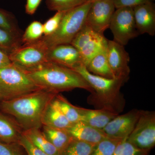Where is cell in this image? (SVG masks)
<instances>
[{
    "label": "cell",
    "instance_id": "6da1fadb",
    "mask_svg": "<svg viewBox=\"0 0 155 155\" xmlns=\"http://www.w3.org/2000/svg\"><path fill=\"white\" fill-rule=\"evenodd\" d=\"M58 94L41 89L11 99L2 100L0 108L4 113L13 116L24 130L39 128L46 108Z\"/></svg>",
    "mask_w": 155,
    "mask_h": 155
},
{
    "label": "cell",
    "instance_id": "7a4b0ae2",
    "mask_svg": "<svg viewBox=\"0 0 155 155\" xmlns=\"http://www.w3.org/2000/svg\"><path fill=\"white\" fill-rule=\"evenodd\" d=\"M72 69L82 75L93 90L87 98L89 104L95 109L105 110L117 115L123 111L125 101L121 88L127 80L94 75L83 64Z\"/></svg>",
    "mask_w": 155,
    "mask_h": 155
},
{
    "label": "cell",
    "instance_id": "3957f363",
    "mask_svg": "<svg viewBox=\"0 0 155 155\" xmlns=\"http://www.w3.org/2000/svg\"><path fill=\"white\" fill-rule=\"evenodd\" d=\"M27 73L39 87L57 94L75 88L83 89L91 93L93 92L79 73L54 63L47 62L36 70Z\"/></svg>",
    "mask_w": 155,
    "mask_h": 155
},
{
    "label": "cell",
    "instance_id": "277c9868",
    "mask_svg": "<svg viewBox=\"0 0 155 155\" xmlns=\"http://www.w3.org/2000/svg\"><path fill=\"white\" fill-rule=\"evenodd\" d=\"M91 5V3L86 2L66 12L55 32L48 36H43L36 42L47 50L58 45L71 44L84 26Z\"/></svg>",
    "mask_w": 155,
    "mask_h": 155
},
{
    "label": "cell",
    "instance_id": "5b68a950",
    "mask_svg": "<svg viewBox=\"0 0 155 155\" xmlns=\"http://www.w3.org/2000/svg\"><path fill=\"white\" fill-rule=\"evenodd\" d=\"M41 89L27 72L12 64L0 69V94L2 101L11 99Z\"/></svg>",
    "mask_w": 155,
    "mask_h": 155
},
{
    "label": "cell",
    "instance_id": "8992f818",
    "mask_svg": "<svg viewBox=\"0 0 155 155\" xmlns=\"http://www.w3.org/2000/svg\"><path fill=\"white\" fill-rule=\"evenodd\" d=\"M47 50L37 42L21 45L9 55L13 65L26 72L36 70L48 62Z\"/></svg>",
    "mask_w": 155,
    "mask_h": 155
},
{
    "label": "cell",
    "instance_id": "52a82bcc",
    "mask_svg": "<svg viewBox=\"0 0 155 155\" xmlns=\"http://www.w3.org/2000/svg\"><path fill=\"white\" fill-rule=\"evenodd\" d=\"M110 27L114 41L124 46L130 40L139 35L134 21L133 8L116 9Z\"/></svg>",
    "mask_w": 155,
    "mask_h": 155
},
{
    "label": "cell",
    "instance_id": "ba28073f",
    "mask_svg": "<svg viewBox=\"0 0 155 155\" xmlns=\"http://www.w3.org/2000/svg\"><path fill=\"white\" fill-rule=\"evenodd\" d=\"M134 146L140 149L151 150L155 145V113L140 110L133 130L127 138Z\"/></svg>",
    "mask_w": 155,
    "mask_h": 155
},
{
    "label": "cell",
    "instance_id": "9c48e42d",
    "mask_svg": "<svg viewBox=\"0 0 155 155\" xmlns=\"http://www.w3.org/2000/svg\"><path fill=\"white\" fill-rule=\"evenodd\" d=\"M115 10L113 0H101L92 3L85 24L97 33L104 35L110 27Z\"/></svg>",
    "mask_w": 155,
    "mask_h": 155
},
{
    "label": "cell",
    "instance_id": "30bf717a",
    "mask_svg": "<svg viewBox=\"0 0 155 155\" xmlns=\"http://www.w3.org/2000/svg\"><path fill=\"white\" fill-rule=\"evenodd\" d=\"M107 52L108 63L115 78L128 80L130 57L124 47L114 40H108Z\"/></svg>",
    "mask_w": 155,
    "mask_h": 155
},
{
    "label": "cell",
    "instance_id": "8fae6325",
    "mask_svg": "<svg viewBox=\"0 0 155 155\" xmlns=\"http://www.w3.org/2000/svg\"><path fill=\"white\" fill-rule=\"evenodd\" d=\"M140 110L133 109L122 115H117L103 129L108 137L123 139L128 136L135 127Z\"/></svg>",
    "mask_w": 155,
    "mask_h": 155
},
{
    "label": "cell",
    "instance_id": "7c38bea8",
    "mask_svg": "<svg viewBox=\"0 0 155 155\" xmlns=\"http://www.w3.org/2000/svg\"><path fill=\"white\" fill-rule=\"evenodd\" d=\"M48 62L73 69L82 64L80 53L71 44L58 45L47 50Z\"/></svg>",
    "mask_w": 155,
    "mask_h": 155
},
{
    "label": "cell",
    "instance_id": "4fadbf2b",
    "mask_svg": "<svg viewBox=\"0 0 155 155\" xmlns=\"http://www.w3.org/2000/svg\"><path fill=\"white\" fill-rule=\"evenodd\" d=\"M137 29L139 35L155 34V9L153 4L146 3L133 8Z\"/></svg>",
    "mask_w": 155,
    "mask_h": 155
},
{
    "label": "cell",
    "instance_id": "5bb4252c",
    "mask_svg": "<svg viewBox=\"0 0 155 155\" xmlns=\"http://www.w3.org/2000/svg\"><path fill=\"white\" fill-rule=\"evenodd\" d=\"M65 130L72 138L91 144H97L109 137L102 130L95 128L82 121L72 123Z\"/></svg>",
    "mask_w": 155,
    "mask_h": 155
},
{
    "label": "cell",
    "instance_id": "9a60e30c",
    "mask_svg": "<svg viewBox=\"0 0 155 155\" xmlns=\"http://www.w3.org/2000/svg\"><path fill=\"white\" fill-rule=\"evenodd\" d=\"M78 109L81 121L100 130H103L112 119L118 115L105 110H91L79 107H78Z\"/></svg>",
    "mask_w": 155,
    "mask_h": 155
},
{
    "label": "cell",
    "instance_id": "2e32d148",
    "mask_svg": "<svg viewBox=\"0 0 155 155\" xmlns=\"http://www.w3.org/2000/svg\"><path fill=\"white\" fill-rule=\"evenodd\" d=\"M42 125L53 128L65 129L72 123L69 122L61 110L53 102L46 108L41 120Z\"/></svg>",
    "mask_w": 155,
    "mask_h": 155
},
{
    "label": "cell",
    "instance_id": "e0dca14e",
    "mask_svg": "<svg viewBox=\"0 0 155 155\" xmlns=\"http://www.w3.org/2000/svg\"><path fill=\"white\" fill-rule=\"evenodd\" d=\"M33 145L48 155H60V153L54 146L39 128H31L22 132Z\"/></svg>",
    "mask_w": 155,
    "mask_h": 155
},
{
    "label": "cell",
    "instance_id": "ac0fdd59",
    "mask_svg": "<svg viewBox=\"0 0 155 155\" xmlns=\"http://www.w3.org/2000/svg\"><path fill=\"white\" fill-rule=\"evenodd\" d=\"M107 48L93 58L85 67L89 72L94 75L114 78L115 77L108 63Z\"/></svg>",
    "mask_w": 155,
    "mask_h": 155
},
{
    "label": "cell",
    "instance_id": "d6986e66",
    "mask_svg": "<svg viewBox=\"0 0 155 155\" xmlns=\"http://www.w3.org/2000/svg\"><path fill=\"white\" fill-rule=\"evenodd\" d=\"M107 42L104 35H101L88 42L78 50L83 65L86 67L93 58L105 49Z\"/></svg>",
    "mask_w": 155,
    "mask_h": 155
},
{
    "label": "cell",
    "instance_id": "ffe728a7",
    "mask_svg": "<svg viewBox=\"0 0 155 155\" xmlns=\"http://www.w3.org/2000/svg\"><path fill=\"white\" fill-rule=\"evenodd\" d=\"M22 132L14 122L0 114V142L18 143Z\"/></svg>",
    "mask_w": 155,
    "mask_h": 155
},
{
    "label": "cell",
    "instance_id": "44dd1931",
    "mask_svg": "<svg viewBox=\"0 0 155 155\" xmlns=\"http://www.w3.org/2000/svg\"><path fill=\"white\" fill-rule=\"evenodd\" d=\"M43 133L61 153L73 138L65 129L43 126Z\"/></svg>",
    "mask_w": 155,
    "mask_h": 155
},
{
    "label": "cell",
    "instance_id": "7402d4cb",
    "mask_svg": "<svg viewBox=\"0 0 155 155\" xmlns=\"http://www.w3.org/2000/svg\"><path fill=\"white\" fill-rule=\"evenodd\" d=\"M53 102L59 108L71 123L80 122L81 117L78 107L73 105L63 96L58 94L53 100Z\"/></svg>",
    "mask_w": 155,
    "mask_h": 155
},
{
    "label": "cell",
    "instance_id": "603a6c76",
    "mask_svg": "<svg viewBox=\"0 0 155 155\" xmlns=\"http://www.w3.org/2000/svg\"><path fill=\"white\" fill-rule=\"evenodd\" d=\"M22 43L21 37L0 27V50L9 55Z\"/></svg>",
    "mask_w": 155,
    "mask_h": 155
},
{
    "label": "cell",
    "instance_id": "cb8c5ba5",
    "mask_svg": "<svg viewBox=\"0 0 155 155\" xmlns=\"http://www.w3.org/2000/svg\"><path fill=\"white\" fill-rule=\"evenodd\" d=\"M96 145L72 138L60 155H90Z\"/></svg>",
    "mask_w": 155,
    "mask_h": 155
},
{
    "label": "cell",
    "instance_id": "d4e9b609",
    "mask_svg": "<svg viewBox=\"0 0 155 155\" xmlns=\"http://www.w3.org/2000/svg\"><path fill=\"white\" fill-rule=\"evenodd\" d=\"M43 25L38 21L31 22L25 29L21 37V41L24 44L34 42L43 36Z\"/></svg>",
    "mask_w": 155,
    "mask_h": 155
},
{
    "label": "cell",
    "instance_id": "484cf974",
    "mask_svg": "<svg viewBox=\"0 0 155 155\" xmlns=\"http://www.w3.org/2000/svg\"><path fill=\"white\" fill-rule=\"evenodd\" d=\"M87 2V0H46L51 11H67Z\"/></svg>",
    "mask_w": 155,
    "mask_h": 155
},
{
    "label": "cell",
    "instance_id": "4316f807",
    "mask_svg": "<svg viewBox=\"0 0 155 155\" xmlns=\"http://www.w3.org/2000/svg\"><path fill=\"white\" fill-rule=\"evenodd\" d=\"M122 140L107 137L96 145L90 155H113L117 145Z\"/></svg>",
    "mask_w": 155,
    "mask_h": 155
},
{
    "label": "cell",
    "instance_id": "83f0119b",
    "mask_svg": "<svg viewBox=\"0 0 155 155\" xmlns=\"http://www.w3.org/2000/svg\"><path fill=\"white\" fill-rule=\"evenodd\" d=\"M100 35L101 34L97 33L89 26L84 24V26L73 39L71 44L78 51L88 42L96 38Z\"/></svg>",
    "mask_w": 155,
    "mask_h": 155
},
{
    "label": "cell",
    "instance_id": "f1b7e54d",
    "mask_svg": "<svg viewBox=\"0 0 155 155\" xmlns=\"http://www.w3.org/2000/svg\"><path fill=\"white\" fill-rule=\"evenodd\" d=\"M0 27L21 37L19 27L14 15L8 11L0 8Z\"/></svg>",
    "mask_w": 155,
    "mask_h": 155
},
{
    "label": "cell",
    "instance_id": "f546056e",
    "mask_svg": "<svg viewBox=\"0 0 155 155\" xmlns=\"http://www.w3.org/2000/svg\"><path fill=\"white\" fill-rule=\"evenodd\" d=\"M127 137L117 145L113 155H150V150L138 148L127 141Z\"/></svg>",
    "mask_w": 155,
    "mask_h": 155
},
{
    "label": "cell",
    "instance_id": "4dcf8cb0",
    "mask_svg": "<svg viewBox=\"0 0 155 155\" xmlns=\"http://www.w3.org/2000/svg\"><path fill=\"white\" fill-rule=\"evenodd\" d=\"M67 12V11H66ZM66 12L57 11L52 17L48 19L43 25V36H47L54 33L59 27Z\"/></svg>",
    "mask_w": 155,
    "mask_h": 155
},
{
    "label": "cell",
    "instance_id": "1f68e13d",
    "mask_svg": "<svg viewBox=\"0 0 155 155\" xmlns=\"http://www.w3.org/2000/svg\"><path fill=\"white\" fill-rule=\"evenodd\" d=\"M18 143L22 147L27 155H48L33 145L22 132Z\"/></svg>",
    "mask_w": 155,
    "mask_h": 155
},
{
    "label": "cell",
    "instance_id": "d6a6232c",
    "mask_svg": "<svg viewBox=\"0 0 155 155\" xmlns=\"http://www.w3.org/2000/svg\"><path fill=\"white\" fill-rule=\"evenodd\" d=\"M21 148L22 147L18 143L0 142V155H25Z\"/></svg>",
    "mask_w": 155,
    "mask_h": 155
},
{
    "label": "cell",
    "instance_id": "836d02e7",
    "mask_svg": "<svg viewBox=\"0 0 155 155\" xmlns=\"http://www.w3.org/2000/svg\"><path fill=\"white\" fill-rule=\"evenodd\" d=\"M116 9L121 8H133L136 6L151 2L152 0H113Z\"/></svg>",
    "mask_w": 155,
    "mask_h": 155
},
{
    "label": "cell",
    "instance_id": "e575fe53",
    "mask_svg": "<svg viewBox=\"0 0 155 155\" xmlns=\"http://www.w3.org/2000/svg\"><path fill=\"white\" fill-rule=\"evenodd\" d=\"M41 1V0H27L25 6L26 14L30 15L34 14Z\"/></svg>",
    "mask_w": 155,
    "mask_h": 155
},
{
    "label": "cell",
    "instance_id": "d590c367",
    "mask_svg": "<svg viewBox=\"0 0 155 155\" xmlns=\"http://www.w3.org/2000/svg\"><path fill=\"white\" fill-rule=\"evenodd\" d=\"M12 64L9 55L0 50V69L7 67Z\"/></svg>",
    "mask_w": 155,
    "mask_h": 155
},
{
    "label": "cell",
    "instance_id": "8d00e7d4",
    "mask_svg": "<svg viewBox=\"0 0 155 155\" xmlns=\"http://www.w3.org/2000/svg\"><path fill=\"white\" fill-rule=\"evenodd\" d=\"M87 2L93 3L97 1H101V0H87Z\"/></svg>",
    "mask_w": 155,
    "mask_h": 155
},
{
    "label": "cell",
    "instance_id": "74e56055",
    "mask_svg": "<svg viewBox=\"0 0 155 155\" xmlns=\"http://www.w3.org/2000/svg\"><path fill=\"white\" fill-rule=\"evenodd\" d=\"M0 100H1V101H2V97H1V94H0Z\"/></svg>",
    "mask_w": 155,
    "mask_h": 155
}]
</instances>
